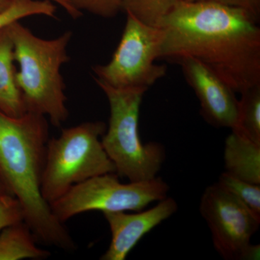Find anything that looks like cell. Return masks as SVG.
<instances>
[{"label":"cell","mask_w":260,"mask_h":260,"mask_svg":"<svg viewBox=\"0 0 260 260\" xmlns=\"http://www.w3.org/2000/svg\"><path fill=\"white\" fill-rule=\"evenodd\" d=\"M10 0H0V11L5 9L9 5Z\"/></svg>","instance_id":"24"},{"label":"cell","mask_w":260,"mask_h":260,"mask_svg":"<svg viewBox=\"0 0 260 260\" xmlns=\"http://www.w3.org/2000/svg\"><path fill=\"white\" fill-rule=\"evenodd\" d=\"M157 26L164 32L160 58H194L235 93L259 85L260 28L244 10L215 0L181 1Z\"/></svg>","instance_id":"1"},{"label":"cell","mask_w":260,"mask_h":260,"mask_svg":"<svg viewBox=\"0 0 260 260\" xmlns=\"http://www.w3.org/2000/svg\"><path fill=\"white\" fill-rule=\"evenodd\" d=\"M260 254V246L259 244H249L241 255L240 260H254L259 259Z\"/></svg>","instance_id":"21"},{"label":"cell","mask_w":260,"mask_h":260,"mask_svg":"<svg viewBox=\"0 0 260 260\" xmlns=\"http://www.w3.org/2000/svg\"><path fill=\"white\" fill-rule=\"evenodd\" d=\"M169 186L160 177L121 182L116 173L102 174L77 184L50 205L56 218L64 223L80 213L138 212L167 198Z\"/></svg>","instance_id":"6"},{"label":"cell","mask_w":260,"mask_h":260,"mask_svg":"<svg viewBox=\"0 0 260 260\" xmlns=\"http://www.w3.org/2000/svg\"><path fill=\"white\" fill-rule=\"evenodd\" d=\"M8 29L19 65L17 83L27 112L42 114L59 127L69 115L61 68L70 60L68 46L73 34L67 31L47 40L34 35L19 21L10 24Z\"/></svg>","instance_id":"3"},{"label":"cell","mask_w":260,"mask_h":260,"mask_svg":"<svg viewBox=\"0 0 260 260\" xmlns=\"http://www.w3.org/2000/svg\"><path fill=\"white\" fill-rule=\"evenodd\" d=\"M225 172L241 180L260 184V144L232 131L225 142Z\"/></svg>","instance_id":"11"},{"label":"cell","mask_w":260,"mask_h":260,"mask_svg":"<svg viewBox=\"0 0 260 260\" xmlns=\"http://www.w3.org/2000/svg\"><path fill=\"white\" fill-rule=\"evenodd\" d=\"M110 107L109 126L102 138L106 153L119 177L129 181L153 179L166 158L165 148L156 142L143 144L139 135L140 106L147 89L115 88L96 82Z\"/></svg>","instance_id":"4"},{"label":"cell","mask_w":260,"mask_h":260,"mask_svg":"<svg viewBox=\"0 0 260 260\" xmlns=\"http://www.w3.org/2000/svg\"><path fill=\"white\" fill-rule=\"evenodd\" d=\"M200 212L209 227L217 252L225 259L240 260L259 229L260 218L218 182L205 189Z\"/></svg>","instance_id":"8"},{"label":"cell","mask_w":260,"mask_h":260,"mask_svg":"<svg viewBox=\"0 0 260 260\" xmlns=\"http://www.w3.org/2000/svg\"><path fill=\"white\" fill-rule=\"evenodd\" d=\"M183 2H187V3H194V2L205 1V0H181Z\"/></svg>","instance_id":"25"},{"label":"cell","mask_w":260,"mask_h":260,"mask_svg":"<svg viewBox=\"0 0 260 260\" xmlns=\"http://www.w3.org/2000/svg\"><path fill=\"white\" fill-rule=\"evenodd\" d=\"M49 135L47 117L42 114L27 112L13 117L0 111V177L20 202L24 220L38 242L73 251V238L41 191Z\"/></svg>","instance_id":"2"},{"label":"cell","mask_w":260,"mask_h":260,"mask_svg":"<svg viewBox=\"0 0 260 260\" xmlns=\"http://www.w3.org/2000/svg\"><path fill=\"white\" fill-rule=\"evenodd\" d=\"M38 240L25 220L0 231V260L44 259L51 256L37 245Z\"/></svg>","instance_id":"13"},{"label":"cell","mask_w":260,"mask_h":260,"mask_svg":"<svg viewBox=\"0 0 260 260\" xmlns=\"http://www.w3.org/2000/svg\"><path fill=\"white\" fill-rule=\"evenodd\" d=\"M218 183L260 218V184L241 180L223 172Z\"/></svg>","instance_id":"17"},{"label":"cell","mask_w":260,"mask_h":260,"mask_svg":"<svg viewBox=\"0 0 260 260\" xmlns=\"http://www.w3.org/2000/svg\"><path fill=\"white\" fill-rule=\"evenodd\" d=\"M106 130L103 121H88L62 129L59 137L49 140L41 191L49 205L90 178L116 173L102 143Z\"/></svg>","instance_id":"5"},{"label":"cell","mask_w":260,"mask_h":260,"mask_svg":"<svg viewBox=\"0 0 260 260\" xmlns=\"http://www.w3.org/2000/svg\"><path fill=\"white\" fill-rule=\"evenodd\" d=\"M181 0H126L123 10L129 12L143 23L157 26L162 17L168 14Z\"/></svg>","instance_id":"16"},{"label":"cell","mask_w":260,"mask_h":260,"mask_svg":"<svg viewBox=\"0 0 260 260\" xmlns=\"http://www.w3.org/2000/svg\"><path fill=\"white\" fill-rule=\"evenodd\" d=\"M11 194V193H10V191L8 190V187L5 185L4 181H3L1 177H0V194Z\"/></svg>","instance_id":"23"},{"label":"cell","mask_w":260,"mask_h":260,"mask_svg":"<svg viewBox=\"0 0 260 260\" xmlns=\"http://www.w3.org/2000/svg\"><path fill=\"white\" fill-rule=\"evenodd\" d=\"M187 83L194 90L205 120L215 127L234 129L239 100L235 91L204 64L190 56L177 60Z\"/></svg>","instance_id":"9"},{"label":"cell","mask_w":260,"mask_h":260,"mask_svg":"<svg viewBox=\"0 0 260 260\" xmlns=\"http://www.w3.org/2000/svg\"><path fill=\"white\" fill-rule=\"evenodd\" d=\"M8 25L0 30V111L20 117L27 109L17 83L14 49Z\"/></svg>","instance_id":"12"},{"label":"cell","mask_w":260,"mask_h":260,"mask_svg":"<svg viewBox=\"0 0 260 260\" xmlns=\"http://www.w3.org/2000/svg\"><path fill=\"white\" fill-rule=\"evenodd\" d=\"M241 95L237 126L232 130L260 144V84Z\"/></svg>","instance_id":"14"},{"label":"cell","mask_w":260,"mask_h":260,"mask_svg":"<svg viewBox=\"0 0 260 260\" xmlns=\"http://www.w3.org/2000/svg\"><path fill=\"white\" fill-rule=\"evenodd\" d=\"M221 4L244 10L259 23L260 0H215Z\"/></svg>","instance_id":"20"},{"label":"cell","mask_w":260,"mask_h":260,"mask_svg":"<svg viewBox=\"0 0 260 260\" xmlns=\"http://www.w3.org/2000/svg\"><path fill=\"white\" fill-rule=\"evenodd\" d=\"M56 8L51 0H10L9 5L0 11V30L20 19L32 15L55 18Z\"/></svg>","instance_id":"15"},{"label":"cell","mask_w":260,"mask_h":260,"mask_svg":"<svg viewBox=\"0 0 260 260\" xmlns=\"http://www.w3.org/2000/svg\"><path fill=\"white\" fill-rule=\"evenodd\" d=\"M177 202L172 198L159 201L153 208L135 213H104L110 228L112 239L102 260H124L132 249L154 228L177 211Z\"/></svg>","instance_id":"10"},{"label":"cell","mask_w":260,"mask_h":260,"mask_svg":"<svg viewBox=\"0 0 260 260\" xmlns=\"http://www.w3.org/2000/svg\"><path fill=\"white\" fill-rule=\"evenodd\" d=\"M24 220L23 208L13 195L0 194V231Z\"/></svg>","instance_id":"19"},{"label":"cell","mask_w":260,"mask_h":260,"mask_svg":"<svg viewBox=\"0 0 260 260\" xmlns=\"http://www.w3.org/2000/svg\"><path fill=\"white\" fill-rule=\"evenodd\" d=\"M73 8L78 11L88 12L91 14L112 18L123 10V5L126 0H67Z\"/></svg>","instance_id":"18"},{"label":"cell","mask_w":260,"mask_h":260,"mask_svg":"<svg viewBox=\"0 0 260 260\" xmlns=\"http://www.w3.org/2000/svg\"><path fill=\"white\" fill-rule=\"evenodd\" d=\"M51 1L60 5L61 8L66 10L67 13L73 18L78 19L82 15V13L78 10L75 9V8H73L67 0H51Z\"/></svg>","instance_id":"22"},{"label":"cell","mask_w":260,"mask_h":260,"mask_svg":"<svg viewBox=\"0 0 260 260\" xmlns=\"http://www.w3.org/2000/svg\"><path fill=\"white\" fill-rule=\"evenodd\" d=\"M125 13V27L119 45L109 63L93 67L94 79L115 88L148 90L167 74L165 65L155 63L160 58L164 32L160 27Z\"/></svg>","instance_id":"7"}]
</instances>
